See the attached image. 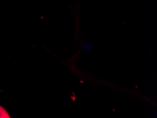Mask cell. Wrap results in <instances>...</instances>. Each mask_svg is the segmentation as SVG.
I'll use <instances>...</instances> for the list:
<instances>
[{
    "mask_svg": "<svg viewBox=\"0 0 157 118\" xmlns=\"http://www.w3.org/2000/svg\"><path fill=\"white\" fill-rule=\"evenodd\" d=\"M8 112L2 106H0V118H10Z\"/></svg>",
    "mask_w": 157,
    "mask_h": 118,
    "instance_id": "1",
    "label": "cell"
}]
</instances>
